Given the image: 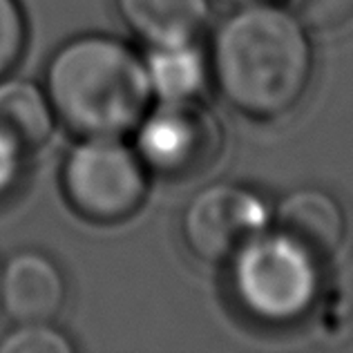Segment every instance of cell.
<instances>
[{
  "mask_svg": "<svg viewBox=\"0 0 353 353\" xmlns=\"http://www.w3.org/2000/svg\"><path fill=\"white\" fill-rule=\"evenodd\" d=\"M134 150L148 172L165 179H192L215 165L221 125L199 99L159 101L134 130Z\"/></svg>",
  "mask_w": 353,
  "mask_h": 353,
  "instance_id": "5b68a950",
  "label": "cell"
},
{
  "mask_svg": "<svg viewBox=\"0 0 353 353\" xmlns=\"http://www.w3.org/2000/svg\"><path fill=\"white\" fill-rule=\"evenodd\" d=\"M74 347L65 333L50 322L18 324L0 342V353H70Z\"/></svg>",
  "mask_w": 353,
  "mask_h": 353,
  "instance_id": "4fadbf2b",
  "label": "cell"
},
{
  "mask_svg": "<svg viewBox=\"0 0 353 353\" xmlns=\"http://www.w3.org/2000/svg\"><path fill=\"white\" fill-rule=\"evenodd\" d=\"M275 230L306 253L327 262L347 237V217L340 201L322 188H297L275 208Z\"/></svg>",
  "mask_w": 353,
  "mask_h": 353,
  "instance_id": "ba28073f",
  "label": "cell"
},
{
  "mask_svg": "<svg viewBox=\"0 0 353 353\" xmlns=\"http://www.w3.org/2000/svg\"><path fill=\"white\" fill-rule=\"evenodd\" d=\"M152 94L159 101L199 99L208 83V61L192 45L152 50L145 61Z\"/></svg>",
  "mask_w": 353,
  "mask_h": 353,
  "instance_id": "8fae6325",
  "label": "cell"
},
{
  "mask_svg": "<svg viewBox=\"0 0 353 353\" xmlns=\"http://www.w3.org/2000/svg\"><path fill=\"white\" fill-rule=\"evenodd\" d=\"M271 226V212L255 190L215 183L199 190L183 210L181 233L203 262H230Z\"/></svg>",
  "mask_w": 353,
  "mask_h": 353,
  "instance_id": "8992f818",
  "label": "cell"
},
{
  "mask_svg": "<svg viewBox=\"0 0 353 353\" xmlns=\"http://www.w3.org/2000/svg\"><path fill=\"white\" fill-rule=\"evenodd\" d=\"M239 306L266 324L302 320L320 300V259L266 230L230 259Z\"/></svg>",
  "mask_w": 353,
  "mask_h": 353,
  "instance_id": "3957f363",
  "label": "cell"
},
{
  "mask_svg": "<svg viewBox=\"0 0 353 353\" xmlns=\"http://www.w3.org/2000/svg\"><path fill=\"white\" fill-rule=\"evenodd\" d=\"M117 9L152 50L192 45L210 21V0H117Z\"/></svg>",
  "mask_w": 353,
  "mask_h": 353,
  "instance_id": "9c48e42d",
  "label": "cell"
},
{
  "mask_svg": "<svg viewBox=\"0 0 353 353\" xmlns=\"http://www.w3.org/2000/svg\"><path fill=\"white\" fill-rule=\"evenodd\" d=\"M27 45V21L18 0H0V81L16 68Z\"/></svg>",
  "mask_w": 353,
  "mask_h": 353,
  "instance_id": "5bb4252c",
  "label": "cell"
},
{
  "mask_svg": "<svg viewBox=\"0 0 353 353\" xmlns=\"http://www.w3.org/2000/svg\"><path fill=\"white\" fill-rule=\"evenodd\" d=\"M228 3H237V5H246V3H255V0H228Z\"/></svg>",
  "mask_w": 353,
  "mask_h": 353,
  "instance_id": "2e32d148",
  "label": "cell"
},
{
  "mask_svg": "<svg viewBox=\"0 0 353 353\" xmlns=\"http://www.w3.org/2000/svg\"><path fill=\"white\" fill-rule=\"evenodd\" d=\"M289 12L306 30L333 32L353 18V0H268Z\"/></svg>",
  "mask_w": 353,
  "mask_h": 353,
  "instance_id": "7c38bea8",
  "label": "cell"
},
{
  "mask_svg": "<svg viewBox=\"0 0 353 353\" xmlns=\"http://www.w3.org/2000/svg\"><path fill=\"white\" fill-rule=\"evenodd\" d=\"M54 121L45 90L30 81H0V137L25 157L48 143Z\"/></svg>",
  "mask_w": 353,
  "mask_h": 353,
  "instance_id": "30bf717a",
  "label": "cell"
},
{
  "mask_svg": "<svg viewBox=\"0 0 353 353\" xmlns=\"http://www.w3.org/2000/svg\"><path fill=\"white\" fill-rule=\"evenodd\" d=\"M148 176L141 157L121 139H83L65 157L61 185L77 215L117 224L143 206Z\"/></svg>",
  "mask_w": 353,
  "mask_h": 353,
  "instance_id": "277c9868",
  "label": "cell"
},
{
  "mask_svg": "<svg viewBox=\"0 0 353 353\" xmlns=\"http://www.w3.org/2000/svg\"><path fill=\"white\" fill-rule=\"evenodd\" d=\"M45 94L61 123L81 139H123L152 105L145 61L112 36H79L48 63Z\"/></svg>",
  "mask_w": 353,
  "mask_h": 353,
  "instance_id": "7a4b0ae2",
  "label": "cell"
},
{
  "mask_svg": "<svg viewBox=\"0 0 353 353\" xmlns=\"http://www.w3.org/2000/svg\"><path fill=\"white\" fill-rule=\"evenodd\" d=\"M25 154L12 145L7 139L0 137V197L14 188V183L21 176Z\"/></svg>",
  "mask_w": 353,
  "mask_h": 353,
  "instance_id": "9a60e30c",
  "label": "cell"
},
{
  "mask_svg": "<svg viewBox=\"0 0 353 353\" xmlns=\"http://www.w3.org/2000/svg\"><path fill=\"white\" fill-rule=\"evenodd\" d=\"M210 68L219 92L241 114L282 117L300 103L311 83L306 27L275 3H246L221 23Z\"/></svg>",
  "mask_w": 353,
  "mask_h": 353,
  "instance_id": "6da1fadb",
  "label": "cell"
},
{
  "mask_svg": "<svg viewBox=\"0 0 353 353\" xmlns=\"http://www.w3.org/2000/svg\"><path fill=\"white\" fill-rule=\"evenodd\" d=\"M65 297L68 284L59 264L39 250L16 253L0 271V304L16 324L52 322Z\"/></svg>",
  "mask_w": 353,
  "mask_h": 353,
  "instance_id": "52a82bcc",
  "label": "cell"
}]
</instances>
